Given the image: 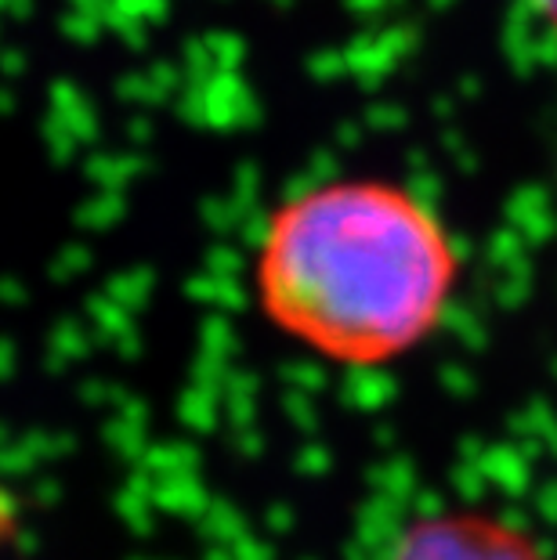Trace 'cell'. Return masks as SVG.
<instances>
[{
    "label": "cell",
    "mask_w": 557,
    "mask_h": 560,
    "mask_svg": "<svg viewBox=\"0 0 557 560\" xmlns=\"http://www.w3.org/2000/svg\"><path fill=\"white\" fill-rule=\"evenodd\" d=\"M456 246L423 202L391 182H329L279 202L254 254L265 318L318 359L373 369L442 326Z\"/></svg>",
    "instance_id": "6da1fadb"
},
{
    "label": "cell",
    "mask_w": 557,
    "mask_h": 560,
    "mask_svg": "<svg viewBox=\"0 0 557 560\" xmlns=\"http://www.w3.org/2000/svg\"><path fill=\"white\" fill-rule=\"evenodd\" d=\"M387 560H554L536 539L481 510L423 514L398 535Z\"/></svg>",
    "instance_id": "7a4b0ae2"
},
{
    "label": "cell",
    "mask_w": 557,
    "mask_h": 560,
    "mask_svg": "<svg viewBox=\"0 0 557 560\" xmlns=\"http://www.w3.org/2000/svg\"><path fill=\"white\" fill-rule=\"evenodd\" d=\"M536 4V11L543 19H547V26L554 30V37H557V0H532Z\"/></svg>",
    "instance_id": "3957f363"
}]
</instances>
